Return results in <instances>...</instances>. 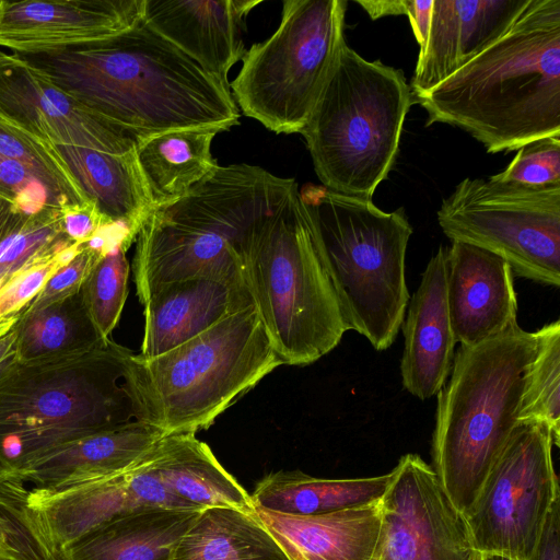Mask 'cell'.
<instances>
[{"mask_svg": "<svg viewBox=\"0 0 560 560\" xmlns=\"http://www.w3.org/2000/svg\"><path fill=\"white\" fill-rule=\"evenodd\" d=\"M95 115L144 139L240 122L230 85L205 70L143 20L92 44L16 54Z\"/></svg>", "mask_w": 560, "mask_h": 560, "instance_id": "1", "label": "cell"}, {"mask_svg": "<svg viewBox=\"0 0 560 560\" xmlns=\"http://www.w3.org/2000/svg\"><path fill=\"white\" fill-rule=\"evenodd\" d=\"M413 103L425 126L457 127L488 153L560 137V0H526L500 37Z\"/></svg>", "mask_w": 560, "mask_h": 560, "instance_id": "2", "label": "cell"}, {"mask_svg": "<svg viewBox=\"0 0 560 560\" xmlns=\"http://www.w3.org/2000/svg\"><path fill=\"white\" fill-rule=\"evenodd\" d=\"M296 187L294 178L260 166L219 165L185 196L153 208L135 240L139 301L143 304L158 288L189 278L244 280L249 241Z\"/></svg>", "mask_w": 560, "mask_h": 560, "instance_id": "3", "label": "cell"}, {"mask_svg": "<svg viewBox=\"0 0 560 560\" xmlns=\"http://www.w3.org/2000/svg\"><path fill=\"white\" fill-rule=\"evenodd\" d=\"M281 364L250 304L154 358L129 350L121 385L135 420L196 434Z\"/></svg>", "mask_w": 560, "mask_h": 560, "instance_id": "4", "label": "cell"}, {"mask_svg": "<svg viewBox=\"0 0 560 560\" xmlns=\"http://www.w3.org/2000/svg\"><path fill=\"white\" fill-rule=\"evenodd\" d=\"M535 331L520 325L472 347H459L438 394L432 469L453 504L465 513L520 424Z\"/></svg>", "mask_w": 560, "mask_h": 560, "instance_id": "5", "label": "cell"}, {"mask_svg": "<svg viewBox=\"0 0 560 560\" xmlns=\"http://www.w3.org/2000/svg\"><path fill=\"white\" fill-rule=\"evenodd\" d=\"M129 349L110 340L58 360L0 370V479L77 439L124 425L133 412L121 385Z\"/></svg>", "mask_w": 560, "mask_h": 560, "instance_id": "6", "label": "cell"}, {"mask_svg": "<svg viewBox=\"0 0 560 560\" xmlns=\"http://www.w3.org/2000/svg\"><path fill=\"white\" fill-rule=\"evenodd\" d=\"M299 199L348 327L383 351L401 328L410 294L406 252L412 226L402 207L305 185Z\"/></svg>", "mask_w": 560, "mask_h": 560, "instance_id": "7", "label": "cell"}, {"mask_svg": "<svg viewBox=\"0 0 560 560\" xmlns=\"http://www.w3.org/2000/svg\"><path fill=\"white\" fill-rule=\"evenodd\" d=\"M413 95L404 73L342 45L300 132L325 188L372 199L399 151Z\"/></svg>", "mask_w": 560, "mask_h": 560, "instance_id": "8", "label": "cell"}, {"mask_svg": "<svg viewBox=\"0 0 560 560\" xmlns=\"http://www.w3.org/2000/svg\"><path fill=\"white\" fill-rule=\"evenodd\" d=\"M243 278L282 364L314 363L348 330L299 187L249 241Z\"/></svg>", "mask_w": 560, "mask_h": 560, "instance_id": "9", "label": "cell"}, {"mask_svg": "<svg viewBox=\"0 0 560 560\" xmlns=\"http://www.w3.org/2000/svg\"><path fill=\"white\" fill-rule=\"evenodd\" d=\"M346 0H285L278 28L242 57L230 83L242 113L276 133H300L345 42Z\"/></svg>", "mask_w": 560, "mask_h": 560, "instance_id": "10", "label": "cell"}, {"mask_svg": "<svg viewBox=\"0 0 560 560\" xmlns=\"http://www.w3.org/2000/svg\"><path fill=\"white\" fill-rule=\"evenodd\" d=\"M438 222L452 242L500 256L518 277L560 285V185L468 177L443 200Z\"/></svg>", "mask_w": 560, "mask_h": 560, "instance_id": "11", "label": "cell"}, {"mask_svg": "<svg viewBox=\"0 0 560 560\" xmlns=\"http://www.w3.org/2000/svg\"><path fill=\"white\" fill-rule=\"evenodd\" d=\"M553 445L542 424L520 423L513 431L464 513L482 556L530 560L535 555L547 517L560 500Z\"/></svg>", "mask_w": 560, "mask_h": 560, "instance_id": "12", "label": "cell"}, {"mask_svg": "<svg viewBox=\"0 0 560 560\" xmlns=\"http://www.w3.org/2000/svg\"><path fill=\"white\" fill-rule=\"evenodd\" d=\"M378 501L382 528L376 551L384 560H483L464 513L451 501L432 467L406 454Z\"/></svg>", "mask_w": 560, "mask_h": 560, "instance_id": "13", "label": "cell"}, {"mask_svg": "<svg viewBox=\"0 0 560 560\" xmlns=\"http://www.w3.org/2000/svg\"><path fill=\"white\" fill-rule=\"evenodd\" d=\"M0 117L52 145L118 150L142 140L92 113L19 55L1 49Z\"/></svg>", "mask_w": 560, "mask_h": 560, "instance_id": "14", "label": "cell"}, {"mask_svg": "<svg viewBox=\"0 0 560 560\" xmlns=\"http://www.w3.org/2000/svg\"><path fill=\"white\" fill-rule=\"evenodd\" d=\"M26 503L49 542L61 550L90 530L131 512L191 509L170 493L141 457L112 476L27 491Z\"/></svg>", "mask_w": 560, "mask_h": 560, "instance_id": "15", "label": "cell"}, {"mask_svg": "<svg viewBox=\"0 0 560 560\" xmlns=\"http://www.w3.org/2000/svg\"><path fill=\"white\" fill-rule=\"evenodd\" d=\"M145 0L0 1V47L44 54L100 42L143 20Z\"/></svg>", "mask_w": 560, "mask_h": 560, "instance_id": "16", "label": "cell"}, {"mask_svg": "<svg viewBox=\"0 0 560 560\" xmlns=\"http://www.w3.org/2000/svg\"><path fill=\"white\" fill-rule=\"evenodd\" d=\"M446 300L456 342L472 347L517 325L513 271L500 256L454 241L447 247Z\"/></svg>", "mask_w": 560, "mask_h": 560, "instance_id": "17", "label": "cell"}, {"mask_svg": "<svg viewBox=\"0 0 560 560\" xmlns=\"http://www.w3.org/2000/svg\"><path fill=\"white\" fill-rule=\"evenodd\" d=\"M260 0H145L143 21L226 85L244 56L243 34Z\"/></svg>", "mask_w": 560, "mask_h": 560, "instance_id": "18", "label": "cell"}, {"mask_svg": "<svg viewBox=\"0 0 560 560\" xmlns=\"http://www.w3.org/2000/svg\"><path fill=\"white\" fill-rule=\"evenodd\" d=\"M446 266L447 247L441 246L422 272L401 325V381L405 389L420 400L440 393L455 357L456 340L446 300Z\"/></svg>", "mask_w": 560, "mask_h": 560, "instance_id": "19", "label": "cell"}, {"mask_svg": "<svg viewBox=\"0 0 560 560\" xmlns=\"http://www.w3.org/2000/svg\"><path fill=\"white\" fill-rule=\"evenodd\" d=\"M526 0H433L427 43L410 84L418 96L478 55L510 26Z\"/></svg>", "mask_w": 560, "mask_h": 560, "instance_id": "20", "label": "cell"}, {"mask_svg": "<svg viewBox=\"0 0 560 560\" xmlns=\"http://www.w3.org/2000/svg\"><path fill=\"white\" fill-rule=\"evenodd\" d=\"M250 304L244 280L197 277L164 284L143 303L144 330L138 355H160Z\"/></svg>", "mask_w": 560, "mask_h": 560, "instance_id": "21", "label": "cell"}, {"mask_svg": "<svg viewBox=\"0 0 560 560\" xmlns=\"http://www.w3.org/2000/svg\"><path fill=\"white\" fill-rule=\"evenodd\" d=\"M162 436L159 429L132 420L60 445L8 478L51 489L112 476L130 468Z\"/></svg>", "mask_w": 560, "mask_h": 560, "instance_id": "22", "label": "cell"}, {"mask_svg": "<svg viewBox=\"0 0 560 560\" xmlns=\"http://www.w3.org/2000/svg\"><path fill=\"white\" fill-rule=\"evenodd\" d=\"M255 511L289 560H372L380 541L378 502L305 516Z\"/></svg>", "mask_w": 560, "mask_h": 560, "instance_id": "23", "label": "cell"}, {"mask_svg": "<svg viewBox=\"0 0 560 560\" xmlns=\"http://www.w3.org/2000/svg\"><path fill=\"white\" fill-rule=\"evenodd\" d=\"M142 458L166 490L191 509L255 512L250 494L194 433L164 435Z\"/></svg>", "mask_w": 560, "mask_h": 560, "instance_id": "24", "label": "cell"}, {"mask_svg": "<svg viewBox=\"0 0 560 560\" xmlns=\"http://www.w3.org/2000/svg\"><path fill=\"white\" fill-rule=\"evenodd\" d=\"M138 144L118 150L55 145L85 198L112 222L125 225L135 240L152 210Z\"/></svg>", "mask_w": 560, "mask_h": 560, "instance_id": "25", "label": "cell"}, {"mask_svg": "<svg viewBox=\"0 0 560 560\" xmlns=\"http://www.w3.org/2000/svg\"><path fill=\"white\" fill-rule=\"evenodd\" d=\"M198 509H144L116 517L60 550L62 560H170Z\"/></svg>", "mask_w": 560, "mask_h": 560, "instance_id": "26", "label": "cell"}, {"mask_svg": "<svg viewBox=\"0 0 560 560\" xmlns=\"http://www.w3.org/2000/svg\"><path fill=\"white\" fill-rule=\"evenodd\" d=\"M393 479L387 474L325 479L300 470H279L262 477L250 494L255 508L287 515H317L377 503Z\"/></svg>", "mask_w": 560, "mask_h": 560, "instance_id": "27", "label": "cell"}, {"mask_svg": "<svg viewBox=\"0 0 560 560\" xmlns=\"http://www.w3.org/2000/svg\"><path fill=\"white\" fill-rule=\"evenodd\" d=\"M219 128L177 129L142 139L137 149L152 209L185 196L218 166L211 154Z\"/></svg>", "mask_w": 560, "mask_h": 560, "instance_id": "28", "label": "cell"}, {"mask_svg": "<svg viewBox=\"0 0 560 560\" xmlns=\"http://www.w3.org/2000/svg\"><path fill=\"white\" fill-rule=\"evenodd\" d=\"M170 560H289L254 513L234 508L202 509Z\"/></svg>", "mask_w": 560, "mask_h": 560, "instance_id": "29", "label": "cell"}, {"mask_svg": "<svg viewBox=\"0 0 560 560\" xmlns=\"http://www.w3.org/2000/svg\"><path fill=\"white\" fill-rule=\"evenodd\" d=\"M15 354L20 362L58 360L107 345L96 330L81 290L39 310L22 314L15 327Z\"/></svg>", "mask_w": 560, "mask_h": 560, "instance_id": "30", "label": "cell"}, {"mask_svg": "<svg viewBox=\"0 0 560 560\" xmlns=\"http://www.w3.org/2000/svg\"><path fill=\"white\" fill-rule=\"evenodd\" d=\"M536 351L530 363L520 410V423H539L560 445V322L535 331Z\"/></svg>", "mask_w": 560, "mask_h": 560, "instance_id": "31", "label": "cell"}, {"mask_svg": "<svg viewBox=\"0 0 560 560\" xmlns=\"http://www.w3.org/2000/svg\"><path fill=\"white\" fill-rule=\"evenodd\" d=\"M18 479H0V560H62L26 503Z\"/></svg>", "mask_w": 560, "mask_h": 560, "instance_id": "32", "label": "cell"}, {"mask_svg": "<svg viewBox=\"0 0 560 560\" xmlns=\"http://www.w3.org/2000/svg\"><path fill=\"white\" fill-rule=\"evenodd\" d=\"M0 154L18 160L34 172L59 201L62 210L89 202L55 145L1 117Z\"/></svg>", "mask_w": 560, "mask_h": 560, "instance_id": "33", "label": "cell"}, {"mask_svg": "<svg viewBox=\"0 0 560 560\" xmlns=\"http://www.w3.org/2000/svg\"><path fill=\"white\" fill-rule=\"evenodd\" d=\"M127 250L124 244L109 250L96 262L81 288L88 313L104 340H110L128 295Z\"/></svg>", "mask_w": 560, "mask_h": 560, "instance_id": "34", "label": "cell"}, {"mask_svg": "<svg viewBox=\"0 0 560 560\" xmlns=\"http://www.w3.org/2000/svg\"><path fill=\"white\" fill-rule=\"evenodd\" d=\"M490 178L527 187L560 185V137L542 138L521 147L509 165Z\"/></svg>", "mask_w": 560, "mask_h": 560, "instance_id": "35", "label": "cell"}, {"mask_svg": "<svg viewBox=\"0 0 560 560\" xmlns=\"http://www.w3.org/2000/svg\"><path fill=\"white\" fill-rule=\"evenodd\" d=\"M0 196L19 210L34 214L45 209H61L59 201L27 166L0 154Z\"/></svg>", "mask_w": 560, "mask_h": 560, "instance_id": "36", "label": "cell"}, {"mask_svg": "<svg viewBox=\"0 0 560 560\" xmlns=\"http://www.w3.org/2000/svg\"><path fill=\"white\" fill-rule=\"evenodd\" d=\"M109 250L112 249L91 242L85 243L81 250L46 282L24 312L39 310L78 293L93 267Z\"/></svg>", "mask_w": 560, "mask_h": 560, "instance_id": "37", "label": "cell"}, {"mask_svg": "<svg viewBox=\"0 0 560 560\" xmlns=\"http://www.w3.org/2000/svg\"><path fill=\"white\" fill-rule=\"evenodd\" d=\"M66 235L74 243L85 244L106 228L115 224L89 201L61 211Z\"/></svg>", "mask_w": 560, "mask_h": 560, "instance_id": "38", "label": "cell"}, {"mask_svg": "<svg viewBox=\"0 0 560 560\" xmlns=\"http://www.w3.org/2000/svg\"><path fill=\"white\" fill-rule=\"evenodd\" d=\"M530 560H560V500L551 509Z\"/></svg>", "mask_w": 560, "mask_h": 560, "instance_id": "39", "label": "cell"}, {"mask_svg": "<svg viewBox=\"0 0 560 560\" xmlns=\"http://www.w3.org/2000/svg\"><path fill=\"white\" fill-rule=\"evenodd\" d=\"M432 5L433 0H407L406 15L409 19L410 26L420 49L424 47L428 39Z\"/></svg>", "mask_w": 560, "mask_h": 560, "instance_id": "40", "label": "cell"}, {"mask_svg": "<svg viewBox=\"0 0 560 560\" xmlns=\"http://www.w3.org/2000/svg\"><path fill=\"white\" fill-rule=\"evenodd\" d=\"M357 3L368 12L372 20H377L385 15L406 14L407 0H360Z\"/></svg>", "mask_w": 560, "mask_h": 560, "instance_id": "41", "label": "cell"}, {"mask_svg": "<svg viewBox=\"0 0 560 560\" xmlns=\"http://www.w3.org/2000/svg\"><path fill=\"white\" fill-rule=\"evenodd\" d=\"M28 215L19 210L10 200L0 196V240L20 226Z\"/></svg>", "mask_w": 560, "mask_h": 560, "instance_id": "42", "label": "cell"}, {"mask_svg": "<svg viewBox=\"0 0 560 560\" xmlns=\"http://www.w3.org/2000/svg\"><path fill=\"white\" fill-rule=\"evenodd\" d=\"M15 340L16 335L14 328L0 339V370L14 358Z\"/></svg>", "mask_w": 560, "mask_h": 560, "instance_id": "43", "label": "cell"}, {"mask_svg": "<svg viewBox=\"0 0 560 560\" xmlns=\"http://www.w3.org/2000/svg\"><path fill=\"white\" fill-rule=\"evenodd\" d=\"M482 559L483 560H511L509 558L501 557V556H482Z\"/></svg>", "mask_w": 560, "mask_h": 560, "instance_id": "44", "label": "cell"}, {"mask_svg": "<svg viewBox=\"0 0 560 560\" xmlns=\"http://www.w3.org/2000/svg\"><path fill=\"white\" fill-rule=\"evenodd\" d=\"M372 560H384V558L377 551H375V555Z\"/></svg>", "mask_w": 560, "mask_h": 560, "instance_id": "45", "label": "cell"}]
</instances>
